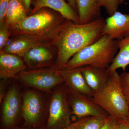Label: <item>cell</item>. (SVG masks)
<instances>
[{"instance_id": "cell-1", "label": "cell", "mask_w": 129, "mask_h": 129, "mask_svg": "<svg viewBox=\"0 0 129 129\" xmlns=\"http://www.w3.org/2000/svg\"><path fill=\"white\" fill-rule=\"evenodd\" d=\"M105 23V20L101 17L86 24L75 23L66 19L50 43L57 50L55 65L58 69H64L79 51L99 39L103 35Z\"/></svg>"}, {"instance_id": "cell-2", "label": "cell", "mask_w": 129, "mask_h": 129, "mask_svg": "<svg viewBox=\"0 0 129 129\" xmlns=\"http://www.w3.org/2000/svg\"><path fill=\"white\" fill-rule=\"evenodd\" d=\"M66 19L58 12L43 8L10 28L15 36H24L50 45Z\"/></svg>"}, {"instance_id": "cell-3", "label": "cell", "mask_w": 129, "mask_h": 129, "mask_svg": "<svg viewBox=\"0 0 129 129\" xmlns=\"http://www.w3.org/2000/svg\"><path fill=\"white\" fill-rule=\"evenodd\" d=\"M117 41L103 35L97 41L81 49L69 60L65 68L89 66L108 68L117 53Z\"/></svg>"}, {"instance_id": "cell-4", "label": "cell", "mask_w": 129, "mask_h": 129, "mask_svg": "<svg viewBox=\"0 0 129 129\" xmlns=\"http://www.w3.org/2000/svg\"><path fill=\"white\" fill-rule=\"evenodd\" d=\"M91 98L109 115L117 120L129 118V104L122 90L120 75L117 70L111 73L104 88Z\"/></svg>"}, {"instance_id": "cell-5", "label": "cell", "mask_w": 129, "mask_h": 129, "mask_svg": "<svg viewBox=\"0 0 129 129\" xmlns=\"http://www.w3.org/2000/svg\"><path fill=\"white\" fill-rule=\"evenodd\" d=\"M60 70L55 65L46 68L24 70L19 74L18 78L27 85L48 92L64 82Z\"/></svg>"}, {"instance_id": "cell-6", "label": "cell", "mask_w": 129, "mask_h": 129, "mask_svg": "<svg viewBox=\"0 0 129 129\" xmlns=\"http://www.w3.org/2000/svg\"><path fill=\"white\" fill-rule=\"evenodd\" d=\"M68 90L56 91L52 97L47 129L67 128L71 124L72 110L68 101Z\"/></svg>"}, {"instance_id": "cell-7", "label": "cell", "mask_w": 129, "mask_h": 129, "mask_svg": "<svg viewBox=\"0 0 129 129\" xmlns=\"http://www.w3.org/2000/svg\"><path fill=\"white\" fill-rule=\"evenodd\" d=\"M68 98L72 114L79 119L90 116L107 117L109 115L91 97L68 90Z\"/></svg>"}, {"instance_id": "cell-8", "label": "cell", "mask_w": 129, "mask_h": 129, "mask_svg": "<svg viewBox=\"0 0 129 129\" xmlns=\"http://www.w3.org/2000/svg\"><path fill=\"white\" fill-rule=\"evenodd\" d=\"M22 108L20 92L18 87L13 85L9 88L3 104L2 122L4 128H10L15 124Z\"/></svg>"}, {"instance_id": "cell-9", "label": "cell", "mask_w": 129, "mask_h": 129, "mask_svg": "<svg viewBox=\"0 0 129 129\" xmlns=\"http://www.w3.org/2000/svg\"><path fill=\"white\" fill-rule=\"evenodd\" d=\"M22 112L25 124L34 126L41 119L43 113V105L41 98L36 92L28 91L24 96Z\"/></svg>"}, {"instance_id": "cell-10", "label": "cell", "mask_w": 129, "mask_h": 129, "mask_svg": "<svg viewBox=\"0 0 129 129\" xmlns=\"http://www.w3.org/2000/svg\"><path fill=\"white\" fill-rule=\"evenodd\" d=\"M103 34L115 40L129 36V14L117 11L109 16L105 20Z\"/></svg>"}, {"instance_id": "cell-11", "label": "cell", "mask_w": 129, "mask_h": 129, "mask_svg": "<svg viewBox=\"0 0 129 129\" xmlns=\"http://www.w3.org/2000/svg\"><path fill=\"white\" fill-rule=\"evenodd\" d=\"M50 45L49 44H42L30 48L24 56V61L33 69L54 66L53 52Z\"/></svg>"}, {"instance_id": "cell-12", "label": "cell", "mask_w": 129, "mask_h": 129, "mask_svg": "<svg viewBox=\"0 0 129 129\" xmlns=\"http://www.w3.org/2000/svg\"><path fill=\"white\" fill-rule=\"evenodd\" d=\"M60 72L69 91L92 97L93 93L83 76L82 67L64 69L60 70Z\"/></svg>"}, {"instance_id": "cell-13", "label": "cell", "mask_w": 129, "mask_h": 129, "mask_svg": "<svg viewBox=\"0 0 129 129\" xmlns=\"http://www.w3.org/2000/svg\"><path fill=\"white\" fill-rule=\"evenodd\" d=\"M31 5L34 8L30 15L43 8H48L59 13L66 19L80 24L78 14L65 0H32Z\"/></svg>"}, {"instance_id": "cell-14", "label": "cell", "mask_w": 129, "mask_h": 129, "mask_svg": "<svg viewBox=\"0 0 129 129\" xmlns=\"http://www.w3.org/2000/svg\"><path fill=\"white\" fill-rule=\"evenodd\" d=\"M82 72L93 95L104 88L111 74L107 68L89 66L82 67Z\"/></svg>"}, {"instance_id": "cell-15", "label": "cell", "mask_w": 129, "mask_h": 129, "mask_svg": "<svg viewBox=\"0 0 129 129\" xmlns=\"http://www.w3.org/2000/svg\"><path fill=\"white\" fill-rule=\"evenodd\" d=\"M26 66L21 57L11 53L0 52V77L6 79L14 78L24 71Z\"/></svg>"}, {"instance_id": "cell-16", "label": "cell", "mask_w": 129, "mask_h": 129, "mask_svg": "<svg viewBox=\"0 0 129 129\" xmlns=\"http://www.w3.org/2000/svg\"><path fill=\"white\" fill-rule=\"evenodd\" d=\"M80 24L88 23L101 17L99 0H76Z\"/></svg>"}, {"instance_id": "cell-17", "label": "cell", "mask_w": 129, "mask_h": 129, "mask_svg": "<svg viewBox=\"0 0 129 129\" xmlns=\"http://www.w3.org/2000/svg\"><path fill=\"white\" fill-rule=\"evenodd\" d=\"M16 37L8 43L1 51L23 57L30 48L40 44H45L24 36H16Z\"/></svg>"}, {"instance_id": "cell-18", "label": "cell", "mask_w": 129, "mask_h": 129, "mask_svg": "<svg viewBox=\"0 0 129 129\" xmlns=\"http://www.w3.org/2000/svg\"><path fill=\"white\" fill-rule=\"evenodd\" d=\"M28 15L20 0H10L6 12L5 22L11 28L23 21Z\"/></svg>"}, {"instance_id": "cell-19", "label": "cell", "mask_w": 129, "mask_h": 129, "mask_svg": "<svg viewBox=\"0 0 129 129\" xmlns=\"http://www.w3.org/2000/svg\"><path fill=\"white\" fill-rule=\"evenodd\" d=\"M117 45L119 51L107 68L111 73L119 68L125 72L129 65V36L117 41Z\"/></svg>"}, {"instance_id": "cell-20", "label": "cell", "mask_w": 129, "mask_h": 129, "mask_svg": "<svg viewBox=\"0 0 129 129\" xmlns=\"http://www.w3.org/2000/svg\"><path fill=\"white\" fill-rule=\"evenodd\" d=\"M107 117L90 116L81 118L76 122L71 123L67 128V129H100L104 124Z\"/></svg>"}, {"instance_id": "cell-21", "label": "cell", "mask_w": 129, "mask_h": 129, "mask_svg": "<svg viewBox=\"0 0 129 129\" xmlns=\"http://www.w3.org/2000/svg\"><path fill=\"white\" fill-rule=\"evenodd\" d=\"M12 34L11 28L5 21L0 24V51L2 50L8 44L9 37Z\"/></svg>"}, {"instance_id": "cell-22", "label": "cell", "mask_w": 129, "mask_h": 129, "mask_svg": "<svg viewBox=\"0 0 129 129\" xmlns=\"http://www.w3.org/2000/svg\"><path fill=\"white\" fill-rule=\"evenodd\" d=\"M101 7L104 8L109 16H112L117 11L120 5L119 0H99Z\"/></svg>"}, {"instance_id": "cell-23", "label": "cell", "mask_w": 129, "mask_h": 129, "mask_svg": "<svg viewBox=\"0 0 129 129\" xmlns=\"http://www.w3.org/2000/svg\"><path fill=\"white\" fill-rule=\"evenodd\" d=\"M120 78L123 92L129 104V72L122 73L120 75Z\"/></svg>"}, {"instance_id": "cell-24", "label": "cell", "mask_w": 129, "mask_h": 129, "mask_svg": "<svg viewBox=\"0 0 129 129\" xmlns=\"http://www.w3.org/2000/svg\"><path fill=\"white\" fill-rule=\"evenodd\" d=\"M118 120L111 115L106 118L102 127L100 129H118Z\"/></svg>"}, {"instance_id": "cell-25", "label": "cell", "mask_w": 129, "mask_h": 129, "mask_svg": "<svg viewBox=\"0 0 129 129\" xmlns=\"http://www.w3.org/2000/svg\"><path fill=\"white\" fill-rule=\"evenodd\" d=\"M10 0H0V24L5 21L6 12Z\"/></svg>"}, {"instance_id": "cell-26", "label": "cell", "mask_w": 129, "mask_h": 129, "mask_svg": "<svg viewBox=\"0 0 129 129\" xmlns=\"http://www.w3.org/2000/svg\"><path fill=\"white\" fill-rule=\"evenodd\" d=\"M118 129H129V119L118 120Z\"/></svg>"}, {"instance_id": "cell-27", "label": "cell", "mask_w": 129, "mask_h": 129, "mask_svg": "<svg viewBox=\"0 0 129 129\" xmlns=\"http://www.w3.org/2000/svg\"><path fill=\"white\" fill-rule=\"evenodd\" d=\"M20 1L25 8L26 11L27 12L28 14L30 15L32 11V9L30 7L32 4V0H20Z\"/></svg>"}, {"instance_id": "cell-28", "label": "cell", "mask_w": 129, "mask_h": 129, "mask_svg": "<svg viewBox=\"0 0 129 129\" xmlns=\"http://www.w3.org/2000/svg\"><path fill=\"white\" fill-rule=\"evenodd\" d=\"M67 1L68 3L73 8L75 12L78 14L77 6H76V0H65Z\"/></svg>"}, {"instance_id": "cell-29", "label": "cell", "mask_w": 129, "mask_h": 129, "mask_svg": "<svg viewBox=\"0 0 129 129\" xmlns=\"http://www.w3.org/2000/svg\"><path fill=\"white\" fill-rule=\"evenodd\" d=\"M119 1H120V4H122L124 2L125 0H119Z\"/></svg>"}, {"instance_id": "cell-30", "label": "cell", "mask_w": 129, "mask_h": 129, "mask_svg": "<svg viewBox=\"0 0 129 129\" xmlns=\"http://www.w3.org/2000/svg\"><path fill=\"white\" fill-rule=\"evenodd\" d=\"M47 129L46 128H37V129Z\"/></svg>"}, {"instance_id": "cell-31", "label": "cell", "mask_w": 129, "mask_h": 129, "mask_svg": "<svg viewBox=\"0 0 129 129\" xmlns=\"http://www.w3.org/2000/svg\"><path fill=\"white\" fill-rule=\"evenodd\" d=\"M60 129H67V128H63Z\"/></svg>"}, {"instance_id": "cell-32", "label": "cell", "mask_w": 129, "mask_h": 129, "mask_svg": "<svg viewBox=\"0 0 129 129\" xmlns=\"http://www.w3.org/2000/svg\"></svg>"}]
</instances>
